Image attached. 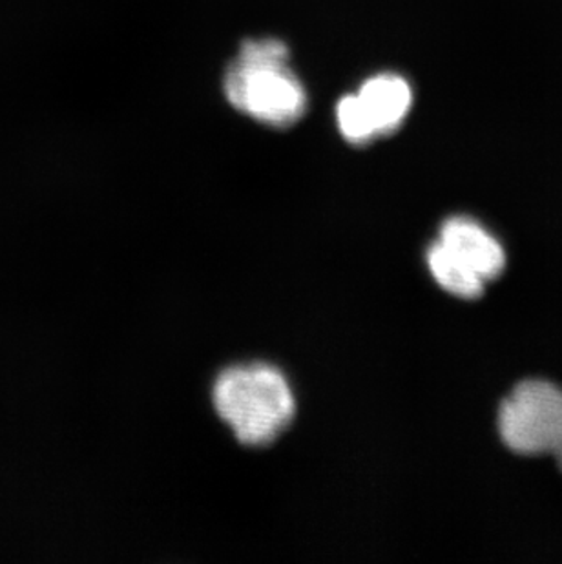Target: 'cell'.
Wrapping results in <instances>:
<instances>
[{"label":"cell","instance_id":"cell-1","mask_svg":"<svg viewBox=\"0 0 562 564\" xmlns=\"http://www.w3.org/2000/svg\"><path fill=\"white\" fill-rule=\"evenodd\" d=\"M224 86L234 108L272 127L296 123L307 108V94L289 68V48L277 39L247 41Z\"/></svg>","mask_w":562,"mask_h":564},{"label":"cell","instance_id":"cell-8","mask_svg":"<svg viewBox=\"0 0 562 564\" xmlns=\"http://www.w3.org/2000/svg\"><path fill=\"white\" fill-rule=\"evenodd\" d=\"M555 460H558V466H559V469H561V474H562V447L561 449H559L558 452V455H555Z\"/></svg>","mask_w":562,"mask_h":564},{"label":"cell","instance_id":"cell-4","mask_svg":"<svg viewBox=\"0 0 562 564\" xmlns=\"http://www.w3.org/2000/svg\"><path fill=\"white\" fill-rule=\"evenodd\" d=\"M458 260L464 261L484 282L491 283L506 271L508 256L499 238L477 219L453 216L441 225L439 238Z\"/></svg>","mask_w":562,"mask_h":564},{"label":"cell","instance_id":"cell-6","mask_svg":"<svg viewBox=\"0 0 562 564\" xmlns=\"http://www.w3.org/2000/svg\"><path fill=\"white\" fill-rule=\"evenodd\" d=\"M425 261L436 285L455 299L477 300L488 288V283L484 282L477 272H473L439 240L431 243Z\"/></svg>","mask_w":562,"mask_h":564},{"label":"cell","instance_id":"cell-7","mask_svg":"<svg viewBox=\"0 0 562 564\" xmlns=\"http://www.w3.org/2000/svg\"><path fill=\"white\" fill-rule=\"evenodd\" d=\"M336 119H338L339 132L344 133V138L350 143H367L377 138L375 124L358 94L345 96L338 102Z\"/></svg>","mask_w":562,"mask_h":564},{"label":"cell","instance_id":"cell-3","mask_svg":"<svg viewBox=\"0 0 562 564\" xmlns=\"http://www.w3.org/2000/svg\"><path fill=\"white\" fill-rule=\"evenodd\" d=\"M500 442L519 457H555L562 447V388L525 378L509 389L497 413Z\"/></svg>","mask_w":562,"mask_h":564},{"label":"cell","instance_id":"cell-2","mask_svg":"<svg viewBox=\"0 0 562 564\" xmlns=\"http://www.w3.org/2000/svg\"><path fill=\"white\" fill-rule=\"evenodd\" d=\"M214 405L245 446H267L277 441L296 411L287 378L266 364L238 366L221 373L214 386Z\"/></svg>","mask_w":562,"mask_h":564},{"label":"cell","instance_id":"cell-5","mask_svg":"<svg viewBox=\"0 0 562 564\" xmlns=\"http://www.w3.org/2000/svg\"><path fill=\"white\" fill-rule=\"evenodd\" d=\"M377 135L393 132L411 108V88L400 75L380 74L366 80L358 91Z\"/></svg>","mask_w":562,"mask_h":564}]
</instances>
